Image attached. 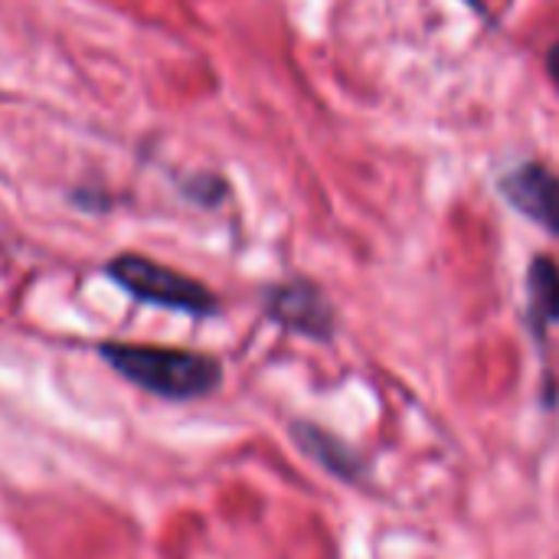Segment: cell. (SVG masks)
I'll return each instance as SVG.
<instances>
[{
    "label": "cell",
    "mask_w": 559,
    "mask_h": 559,
    "mask_svg": "<svg viewBox=\"0 0 559 559\" xmlns=\"http://www.w3.org/2000/svg\"><path fill=\"white\" fill-rule=\"evenodd\" d=\"M98 354L128 383H134L160 400H174V403L203 400V396L216 393L223 383V364L216 357L197 354V350L108 341L98 347Z\"/></svg>",
    "instance_id": "1"
},
{
    "label": "cell",
    "mask_w": 559,
    "mask_h": 559,
    "mask_svg": "<svg viewBox=\"0 0 559 559\" xmlns=\"http://www.w3.org/2000/svg\"><path fill=\"white\" fill-rule=\"evenodd\" d=\"M105 275L144 305H157V308L193 314V318L219 314V298L203 282L183 272H174L160 262H151L144 255H134V252L115 255L105 265Z\"/></svg>",
    "instance_id": "2"
},
{
    "label": "cell",
    "mask_w": 559,
    "mask_h": 559,
    "mask_svg": "<svg viewBox=\"0 0 559 559\" xmlns=\"http://www.w3.org/2000/svg\"><path fill=\"white\" fill-rule=\"evenodd\" d=\"M265 314L288 334L328 344L337 334V311L314 282H285L265 292Z\"/></svg>",
    "instance_id": "3"
},
{
    "label": "cell",
    "mask_w": 559,
    "mask_h": 559,
    "mask_svg": "<svg viewBox=\"0 0 559 559\" xmlns=\"http://www.w3.org/2000/svg\"><path fill=\"white\" fill-rule=\"evenodd\" d=\"M288 432H292V442L298 445V452L308 462H314L324 475H331L334 481H341L347 488H360V491H367L373 485L370 459L360 449H354L347 439H341L337 432H331L311 419H292Z\"/></svg>",
    "instance_id": "4"
},
{
    "label": "cell",
    "mask_w": 559,
    "mask_h": 559,
    "mask_svg": "<svg viewBox=\"0 0 559 559\" xmlns=\"http://www.w3.org/2000/svg\"><path fill=\"white\" fill-rule=\"evenodd\" d=\"M501 193L518 213L559 236V174H554L550 167L524 164L511 170L501 180Z\"/></svg>",
    "instance_id": "5"
},
{
    "label": "cell",
    "mask_w": 559,
    "mask_h": 559,
    "mask_svg": "<svg viewBox=\"0 0 559 559\" xmlns=\"http://www.w3.org/2000/svg\"><path fill=\"white\" fill-rule=\"evenodd\" d=\"M554 324H559V265L540 255L527 269V328L544 344Z\"/></svg>",
    "instance_id": "6"
},
{
    "label": "cell",
    "mask_w": 559,
    "mask_h": 559,
    "mask_svg": "<svg viewBox=\"0 0 559 559\" xmlns=\"http://www.w3.org/2000/svg\"><path fill=\"white\" fill-rule=\"evenodd\" d=\"M547 66H550V75L557 79V85H559V43L550 49V59H547Z\"/></svg>",
    "instance_id": "7"
}]
</instances>
